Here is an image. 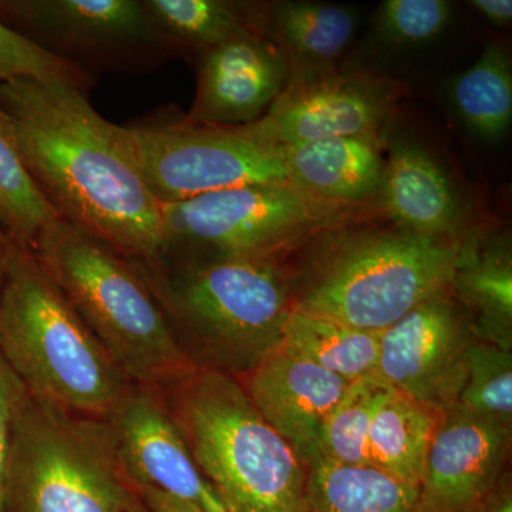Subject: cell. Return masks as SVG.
<instances>
[{
	"label": "cell",
	"mask_w": 512,
	"mask_h": 512,
	"mask_svg": "<svg viewBox=\"0 0 512 512\" xmlns=\"http://www.w3.org/2000/svg\"><path fill=\"white\" fill-rule=\"evenodd\" d=\"M171 57H195L249 32H262L256 6L229 0H143Z\"/></svg>",
	"instance_id": "cell-20"
},
{
	"label": "cell",
	"mask_w": 512,
	"mask_h": 512,
	"mask_svg": "<svg viewBox=\"0 0 512 512\" xmlns=\"http://www.w3.org/2000/svg\"><path fill=\"white\" fill-rule=\"evenodd\" d=\"M454 106L473 133L495 140L512 120V70L507 53L497 46L484 50L480 59L453 84Z\"/></svg>",
	"instance_id": "cell-24"
},
{
	"label": "cell",
	"mask_w": 512,
	"mask_h": 512,
	"mask_svg": "<svg viewBox=\"0 0 512 512\" xmlns=\"http://www.w3.org/2000/svg\"><path fill=\"white\" fill-rule=\"evenodd\" d=\"M463 258L441 237L410 231L355 239L318 269L295 305L380 333L447 292Z\"/></svg>",
	"instance_id": "cell-7"
},
{
	"label": "cell",
	"mask_w": 512,
	"mask_h": 512,
	"mask_svg": "<svg viewBox=\"0 0 512 512\" xmlns=\"http://www.w3.org/2000/svg\"><path fill=\"white\" fill-rule=\"evenodd\" d=\"M450 15V3L444 0H386L380 25L390 39L417 45L439 36Z\"/></svg>",
	"instance_id": "cell-30"
},
{
	"label": "cell",
	"mask_w": 512,
	"mask_h": 512,
	"mask_svg": "<svg viewBox=\"0 0 512 512\" xmlns=\"http://www.w3.org/2000/svg\"><path fill=\"white\" fill-rule=\"evenodd\" d=\"M302 512H419V488L373 467L308 464Z\"/></svg>",
	"instance_id": "cell-22"
},
{
	"label": "cell",
	"mask_w": 512,
	"mask_h": 512,
	"mask_svg": "<svg viewBox=\"0 0 512 512\" xmlns=\"http://www.w3.org/2000/svg\"><path fill=\"white\" fill-rule=\"evenodd\" d=\"M133 264L192 365L239 379L281 343L293 303L269 256Z\"/></svg>",
	"instance_id": "cell-2"
},
{
	"label": "cell",
	"mask_w": 512,
	"mask_h": 512,
	"mask_svg": "<svg viewBox=\"0 0 512 512\" xmlns=\"http://www.w3.org/2000/svg\"><path fill=\"white\" fill-rule=\"evenodd\" d=\"M457 404L512 427V350L476 340Z\"/></svg>",
	"instance_id": "cell-28"
},
{
	"label": "cell",
	"mask_w": 512,
	"mask_h": 512,
	"mask_svg": "<svg viewBox=\"0 0 512 512\" xmlns=\"http://www.w3.org/2000/svg\"><path fill=\"white\" fill-rule=\"evenodd\" d=\"M26 168L60 220L133 262L156 261L161 202L127 127L104 119L89 96L60 83H0Z\"/></svg>",
	"instance_id": "cell-1"
},
{
	"label": "cell",
	"mask_w": 512,
	"mask_h": 512,
	"mask_svg": "<svg viewBox=\"0 0 512 512\" xmlns=\"http://www.w3.org/2000/svg\"><path fill=\"white\" fill-rule=\"evenodd\" d=\"M0 20L94 74L151 72L171 59L143 0H0Z\"/></svg>",
	"instance_id": "cell-10"
},
{
	"label": "cell",
	"mask_w": 512,
	"mask_h": 512,
	"mask_svg": "<svg viewBox=\"0 0 512 512\" xmlns=\"http://www.w3.org/2000/svg\"><path fill=\"white\" fill-rule=\"evenodd\" d=\"M238 380L262 417L306 464L315 460L320 429L350 383L281 346Z\"/></svg>",
	"instance_id": "cell-15"
},
{
	"label": "cell",
	"mask_w": 512,
	"mask_h": 512,
	"mask_svg": "<svg viewBox=\"0 0 512 512\" xmlns=\"http://www.w3.org/2000/svg\"><path fill=\"white\" fill-rule=\"evenodd\" d=\"M471 6L493 25L505 26L512 20L511 0H473Z\"/></svg>",
	"instance_id": "cell-34"
},
{
	"label": "cell",
	"mask_w": 512,
	"mask_h": 512,
	"mask_svg": "<svg viewBox=\"0 0 512 512\" xmlns=\"http://www.w3.org/2000/svg\"><path fill=\"white\" fill-rule=\"evenodd\" d=\"M32 251L131 382L163 390L194 369L126 256L62 220L43 229Z\"/></svg>",
	"instance_id": "cell-5"
},
{
	"label": "cell",
	"mask_w": 512,
	"mask_h": 512,
	"mask_svg": "<svg viewBox=\"0 0 512 512\" xmlns=\"http://www.w3.org/2000/svg\"><path fill=\"white\" fill-rule=\"evenodd\" d=\"M292 183L322 200H359L382 184L375 136L339 137L285 146Z\"/></svg>",
	"instance_id": "cell-17"
},
{
	"label": "cell",
	"mask_w": 512,
	"mask_h": 512,
	"mask_svg": "<svg viewBox=\"0 0 512 512\" xmlns=\"http://www.w3.org/2000/svg\"><path fill=\"white\" fill-rule=\"evenodd\" d=\"M161 392L227 512L303 511L308 464L237 377L195 366Z\"/></svg>",
	"instance_id": "cell-3"
},
{
	"label": "cell",
	"mask_w": 512,
	"mask_h": 512,
	"mask_svg": "<svg viewBox=\"0 0 512 512\" xmlns=\"http://www.w3.org/2000/svg\"><path fill=\"white\" fill-rule=\"evenodd\" d=\"M5 512H148L103 417L33 396L13 410Z\"/></svg>",
	"instance_id": "cell-6"
},
{
	"label": "cell",
	"mask_w": 512,
	"mask_h": 512,
	"mask_svg": "<svg viewBox=\"0 0 512 512\" xmlns=\"http://www.w3.org/2000/svg\"><path fill=\"white\" fill-rule=\"evenodd\" d=\"M328 212L322 198L293 184L251 185L161 202L158 258H272Z\"/></svg>",
	"instance_id": "cell-8"
},
{
	"label": "cell",
	"mask_w": 512,
	"mask_h": 512,
	"mask_svg": "<svg viewBox=\"0 0 512 512\" xmlns=\"http://www.w3.org/2000/svg\"><path fill=\"white\" fill-rule=\"evenodd\" d=\"M439 416L383 383L370 424V467L419 488Z\"/></svg>",
	"instance_id": "cell-19"
},
{
	"label": "cell",
	"mask_w": 512,
	"mask_h": 512,
	"mask_svg": "<svg viewBox=\"0 0 512 512\" xmlns=\"http://www.w3.org/2000/svg\"><path fill=\"white\" fill-rule=\"evenodd\" d=\"M453 285L476 313L473 328L477 339L512 350L510 255L503 252H488L476 258L464 255Z\"/></svg>",
	"instance_id": "cell-23"
},
{
	"label": "cell",
	"mask_w": 512,
	"mask_h": 512,
	"mask_svg": "<svg viewBox=\"0 0 512 512\" xmlns=\"http://www.w3.org/2000/svg\"><path fill=\"white\" fill-rule=\"evenodd\" d=\"M10 241L12 239L6 234L5 228H3L2 222H0V291H2L3 279H5Z\"/></svg>",
	"instance_id": "cell-35"
},
{
	"label": "cell",
	"mask_w": 512,
	"mask_h": 512,
	"mask_svg": "<svg viewBox=\"0 0 512 512\" xmlns=\"http://www.w3.org/2000/svg\"><path fill=\"white\" fill-rule=\"evenodd\" d=\"M271 23L285 45L313 62H329L342 55L355 33L352 12L325 3H276Z\"/></svg>",
	"instance_id": "cell-26"
},
{
	"label": "cell",
	"mask_w": 512,
	"mask_h": 512,
	"mask_svg": "<svg viewBox=\"0 0 512 512\" xmlns=\"http://www.w3.org/2000/svg\"><path fill=\"white\" fill-rule=\"evenodd\" d=\"M382 387L383 382L376 376L349 383L320 429L315 460L336 466L370 467V424Z\"/></svg>",
	"instance_id": "cell-27"
},
{
	"label": "cell",
	"mask_w": 512,
	"mask_h": 512,
	"mask_svg": "<svg viewBox=\"0 0 512 512\" xmlns=\"http://www.w3.org/2000/svg\"><path fill=\"white\" fill-rule=\"evenodd\" d=\"M384 201L407 231L441 237L458 217L457 198L433 158L412 144H397L384 164Z\"/></svg>",
	"instance_id": "cell-18"
},
{
	"label": "cell",
	"mask_w": 512,
	"mask_h": 512,
	"mask_svg": "<svg viewBox=\"0 0 512 512\" xmlns=\"http://www.w3.org/2000/svg\"><path fill=\"white\" fill-rule=\"evenodd\" d=\"M471 512H512V485L507 473Z\"/></svg>",
	"instance_id": "cell-33"
},
{
	"label": "cell",
	"mask_w": 512,
	"mask_h": 512,
	"mask_svg": "<svg viewBox=\"0 0 512 512\" xmlns=\"http://www.w3.org/2000/svg\"><path fill=\"white\" fill-rule=\"evenodd\" d=\"M476 340L473 322L440 293L379 333L375 376L427 409L446 412L458 403Z\"/></svg>",
	"instance_id": "cell-11"
},
{
	"label": "cell",
	"mask_w": 512,
	"mask_h": 512,
	"mask_svg": "<svg viewBox=\"0 0 512 512\" xmlns=\"http://www.w3.org/2000/svg\"><path fill=\"white\" fill-rule=\"evenodd\" d=\"M197 93L185 123L239 127L255 123L281 96L284 53L262 32L234 37L197 60Z\"/></svg>",
	"instance_id": "cell-14"
},
{
	"label": "cell",
	"mask_w": 512,
	"mask_h": 512,
	"mask_svg": "<svg viewBox=\"0 0 512 512\" xmlns=\"http://www.w3.org/2000/svg\"><path fill=\"white\" fill-rule=\"evenodd\" d=\"M138 495L148 512H207L197 505L178 500L150 487H137Z\"/></svg>",
	"instance_id": "cell-32"
},
{
	"label": "cell",
	"mask_w": 512,
	"mask_h": 512,
	"mask_svg": "<svg viewBox=\"0 0 512 512\" xmlns=\"http://www.w3.org/2000/svg\"><path fill=\"white\" fill-rule=\"evenodd\" d=\"M386 114L382 94L362 82L325 79L301 83L281 93L256 127L281 144L329 138L375 136Z\"/></svg>",
	"instance_id": "cell-16"
},
{
	"label": "cell",
	"mask_w": 512,
	"mask_h": 512,
	"mask_svg": "<svg viewBox=\"0 0 512 512\" xmlns=\"http://www.w3.org/2000/svg\"><path fill=\"white\" fill-rule=\"evenodd\" d=\"M60 220L30 177L15 131L0 107V222L16 244L33 248L43 229Z\"/></svg>",
	"instance_id": "cell-25"
},
{
	"label": "cell",
	"mask_w": 512,
	"mask_h": 512,
	"mask_svg": "<svg viewBox=\"0 0 512 512\" xmlns=\"http://www.w3.org/2000/svg\"><path fill=\"white\" fill-rule=\"evenodd\" d=\"M279 346L333 375L355 382L375 376L379 333L353 328L293 303Z\"/></svg>",
	"instance_id": "cell-21"
},
{
	"label": "cell",
	"mask_w": 512,
	"mask_h": 512,
	"mask_svg": "<svg viewBox=\"0 0 512 512\" xmlns=\"http://www.w3.org/2000/svg\"><path fill=\"white\" fill-rule=\"evenodd\" d=\"M103 419L136 487L154 488L207 512H227L198 470L160 389L131 384Z\"/></svg>",
	"instance_id": "cell-12"
},
{
	"label": "cell",
	"mask_w": 512,
	"mask_h": 512,
	"mask_svg": "<svg viewBox=\"0 0 512 512\" xmlns=\"http://www.w3.org/2000/svg\"><path fill=\"white\" fill-rule=\"evenodd\" d=\"M13 80L60 83L89 96L96 74L46 52L0 20V83Z\"/></svg>",
	"instance_id": "cell-29"
},
{
	"label": "cell",
	"mask_w": 512,
	"mask_h": 512,
	"mask_svg": "<svg viewBox=\"0 0 512 512\" xmlns=\"http://www.w3.org/2000/svg\"><path fill=\"white\" fill-rule=\"evenodd\" d=\"M511 426L464 409L440 413L419 487V512H471L505 474Z\"/></svg>",
	"instance_id": "cell-13"
},
{
	"label": "cell",
	"mask_w": 512,
	"mask_h": 512,
	"mask_svg": "<svg viewBox=\"0 0 512 512\" xmlns=\"http://www.w3.org/2000/svg\"><path fill=\"white\" fill-rule=\"evenodd\" d=\"M0 356L30 394L87 416H106L133 384L15 241L0 291Z\"/></svg>",
	"instance_id": "cell-4"
},
{
	"label": "cell",
	"mask_w": 512,
	"mask_h": 512,
	"mask_svg": "<svg viewBox=\"0 0 512 512\" xmlns=\"http://www.w3.org/2000/svg\"><path fill=\"white\" fill-rule=\"evenodd\" d=\"M127 128L144 177L160 202L251 185L293 184L285 146L255 123L215 127L181 119Z\"/></svg>",
	"instance_id": "cell-9"
},
{
	"label": "cell",
	"mask_w": 512,
	"mask_h": 512,
	"mask_svg": "<svg viewBox=\"0 0 512 512\" xmlns=\"http://www.w3.org/2000/svg\"><path fill=\"white\" fill-rule=\"evenodd\" d=\"M23 384L0 356V512H5V483L12 434L13 410Z\"/></svg>",
	"instance_id": "cell-31"
}]
</instances>
